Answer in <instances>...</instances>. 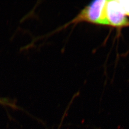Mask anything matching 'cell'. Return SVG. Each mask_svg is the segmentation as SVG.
Listing matches in <instances>:
<instances>
[{"mask_svg": "<svg viewBox=\"0 0 129 129\" xmlns=\"http://www.w3.org/2000/svg\"><path fill=\"white\" fill-rule=\"evenodd\" d=\"M107 0H96L87 5L73 20L60 28L62 29L69 25L80 22H88L108 25L105 14Z\"/></svg>", "mask_w": 129, "mask_h": 129, "instance_id": "obj_1", "label": "cell"}, {"mask_svg": "<svg viewBox=\"0 0 129 129\" xmlns=\"http://www.w3.org/2000/svg\"><path fill=\"white\" fill-rule=\"evenodd\" d=\"M105 14L108 25L114 27L129 26V20L119 1H107Z\"/></svg>", "mask_w": 129, "mask_h": 129, "instance_id": "obj_2", "label": "cell"}, {"mask_svg": "<svg viewBox=\"0 0 129 129\" xmlns=\"http://www.w3.org/2000/svg\"><path fill=\"white\" fill-rule=\"evenodd\" d=\"M126 15L129 16V0L119 1Z\"/></svg>", "mask_w": 129, "mask_h": 129, "instance_id": "obj_3", "label": "cell"}]
</instances>
